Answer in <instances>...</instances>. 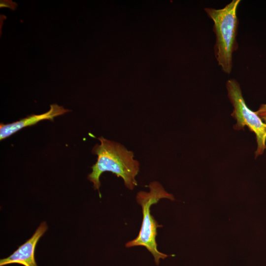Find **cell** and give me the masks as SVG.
<instances>
[{"label": "cell", "instance_id": "obj_8", "mask_svg": "<svg viewBox=\"0 0 266 266\" xmlns=\"http://www.w3.org/2000/svg\"><path fill=\"white\" fill-rule=\"evenodd\" d=\"M17 4L16 3L9 0H1L0 3V7H8L10 9L14 10L16 8Z\"/></svg>", "mask_w": 266, "mask_h": 266}, {"label": "cell", "instance_id": "obj_6", "mask_svg": "<svg viewBox=\"0 0 266 266\" xmlns=\"http://www.w3.org/2000/svg\"><path fill=\"white\" fill-rule=\"evenodd\" d=\"M69 111L62 106L57 104H51L50 109L46 112L41 114H33L16 122L10 124H0V139L2 140L23 128L35 125L38 122L44 120L53 121L57 116L63 115Z\"/></svg>", "mask_w": 266, "mask_h": 266}, {"label": "cell", "instance_id": "obj_5", "mask_svg": "<svg viewBox=\"0 0 266 266\" xmlns=\"http://www.w3.org/2000/svg\"><path fill=\"white\" fill-rule=\"evenodd\" d=\"M47 228L45 222L40 223L30 238L20 245L10 255L0 259V266L12 264H18L24 266H37L34 257L35 247Z\"/></svg>", "mask_w": 266, "mask_h": 266}, {"label": "cell", "instance_id": "obj_3", "mask_svg": "<svg viewBox=\"0 0 266 266\" xmlns=\"http://www.w3.org/2000/svg\"><path fill=\"white\" fill-rule=\"evenodd\" d=\"M149 188V192L141 191L136 195V202L141 206L142 211V224L137 236L126 243L125 246L127 248L144 246L153 256L156 265H159L160 260L166 259L168 255L158 250L156 240L157 230L162 226L159 225L151 215L150 207L162 199H168L171 200L175 199L173 195L167 193L157 181L151 182Z\"/></svg>", "mask_w": 266, "mask_h": 266}, {"label": "cell", "instance_id": "obj_4", "mask_svg": "<svg viewBox=\"0 0 266 266\" xmlns=\"http://www.w3.org/2000/svg\"><path fill=\"white\" fill-rule=\"evenodd\" d=\"M226 88L228 96L233 107L231 115L236 121L233 128L243 129L247 126L255 133L257 143L256 157L262 154L266 149V125L256 112L252 111L246 105L243 97L240 86L234 79L227 80Z\"/></svg>", "mask_w": 266, "mask_h": 266}, {"label": "cell", "instance_id": "obj_7", "mask_svg": "<svg viewBox=\"0 0 266 266\" xmlns=\"http://www.w3.org/2000/svg\"><path fill=\"white\" fill-rule=\"evenodd\" d=\"M256 113L266 125V104H261Z\"/></svg>", "mask_w": 266, "mask_h": 266}, {"label": "cell", "instance_id": "obj_2", "mask_svg": "<svg viewBox=\"0 0 266 266\" xmlns=\"http://www.w3.org/2000/svg\"><path fill=\"white\" fill-rule=\"evenodd\" d=\"M240 1L233 0L221 9L204 8L206 14L214 23L215 58L222 70L227 74L232 71L233 55L238 47L236 40L239 24L237 10Z\"/></svg>", "mask_w": 266, "mask_h": 266}, {"label": "cell", "instance_id": "obj_1", "mask_svg": "<svg viewBox=\"0 0 266 266\" xmlns=\"http://www.w3.org/2000/svg\"><path fill=\"white\" fill-rule=\"evenodd\" d=\"M98 139L100 144H96L92 149L93 154L98 156L97 161L88 175V180L93 183L94 188L99 191L101 174L110 171L121 177L128 189L133 190L137 184L135 177L139 169V163L133 159V152L102 136Z\"/></svg>", "mask_w": 266, "mask_h": 266}]
</instances>
